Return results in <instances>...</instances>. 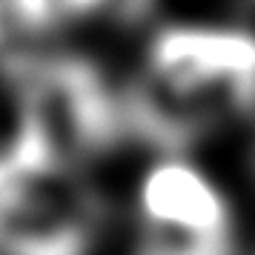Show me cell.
Listing matches in <instances>:
<instances>
[{"label": "cell", "instance_id": "obj_1", "mask_svg": "<svg viewBox=\"0 0 255 255\" xmlns=\"http://www.w3.org/2000/svg\"><path fill=\"white\" fill-rule=\"evenodd\" d=\"M89 212L63 163L0 158V255H83Z\"/></svg>", "mask_w": 255, "mask_h": 255}, {"label": "cell", "instance_id": "obj_2", "mask_svg": "<svg viewBox=\"0 0 255 255\" xmlns=\"http://www.w3.org/2000/svg\"><path fill=\"white\" fill-rule=\"evenodd\" d=\"M23 124L63 163L106 146L118 132L112 92L92 63L52 58L23 69Z\"/></svg>", "mask_w": 255, "mask_h": 255}, {"label": "cell", "instance_id": "obj_3", "mask_svg": "<svg viewBox=\"0 0 255 255\" xmlns=\"http://www.w3.org/2000/svg\"><path fill=\"white\" fill-rule=\"evenodd\" d=\"M152 78L201 106V98L250 106L255 101V37L227 29L175 26L152 43Z\"/></svg>", "mask_w": 255, "mask_h": 255}, {"label": "cell", "instance_id": "obj_4", "mask_svg": "<svg viewBox=\"0 0 255 255\" xmlns=\"http://www.w3.org/2000/svg\"><path fill=\"white\" fill-rule=\"evenodd\" d=\"M140 212L152 230L230 238V209L207 175L184 161H161L140 184Z\"/></svg>", "mask_w": 255, "mask_h": 255}, {"label": "cell", "instance_id": "obj_5", "mask_svg": "<svg viewBox=\"0 0 255 255\" xmlns=\"http://www.w3.org/2000/svg\"><path fill=\"white\" fill-rule=\"evenodd\" d=\"M138 255H232L230 238H198L169 230H143Z\"/></svg>", "mask_w": 255, "mask_h": 255}, {"label": "cell", "instance_id": "obj_6", "mask_svg": "<svg viewBox=\"0 0 255 255\" xmlns=\"http://www.w3.org/2000/svg\"><path fill=\"white\" fill-rule=\"evenodd\" d=\"M112 0H58L60 17H78V14H89L95 9H101Z\"/></svg>", "mask_w": 255, "mask_h": 255}, {"label": "cell", "instance_id": "obj_7", "mask_svg": "<svg viewBox=\"0 0 255 255\" xmlns=\"http://www.w3.org/2000/svg\"><path fill=\"white\" fill-rule=\"evenodd\" d=\"M9 29H12V20H9V12H6V0H0V43H3Z\"/></svg>", "mask_w": 255, "mask_h": 255}]
</instances>
